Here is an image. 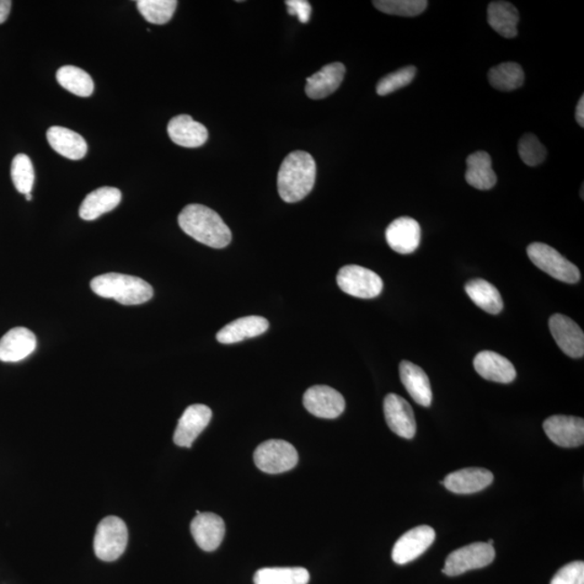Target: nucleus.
<instances>
[{"label": "nucleus", "mask_w": 584, "mask_h": 584, "mask_svg": "<svg viewBox=\"0 0 584 584\" xmlns=\"http://www.w3.org/2000/svg\"><path fill=\"white\" fill-rule=\"evenodd\" d=\"M182 230L208 247L221 249L232 240V232L219 214L200 203L187 205L179 214Z\"/></svg>", "instance_id": "nucleus-1"}, {"label": "nucleus", "mask_w": 584, "mask_h": 584, "mask_svg": "<svg viewBox=\"0 0 584 584\" xmlns=\"http://www.w3.org/2000/svg\"><path fill=\"white\" fill-rule=\"evenodd\" d=\"M316 180V163L312 155L294 151L282 163L277 175V189L283 202H298L312 192Z\"/></svg>", "instance_id": "nucleus-2"}, {"label": "nucleus", "mask_w": 584, "mask_h": 584, "mask_svg": "<svg viewBox=\"0 0 584 584\" xmlns=\"http://www.w3.org/2000/svg\"><path fill=\"white\" fill-rule=\"evenodd\" d=\"M90 287L102 298L114 299L124 305H138L151 300L154 291L151 285L142 278L107 273L94 278Z\"/></svg>", "instance_id": "nucleus-3"}, {"label": "nucleus", "mask_w": 584, "mask_h": 584, "mask_svg": "<svg viewBox=\"0 0 584 584\" xmlns=\"http://www.w3.org/2000/svg\"><path fill=\"white\" fill-rule=\"evenodd\" d=\"M128 544V529L117 517L102 519L96 528L94 541V553L103 562H114L124 553Z\"/></svg>", "instance_id": "nucleus-4"}, {"label": "nucleus", "mask_w": 584, "mask_h": 584, "mask_svg": "<svg viewBox=\"0 0 584 584\" xmlns=\"http://www.w3.org/2000/svg\"><path fill=\"white\" fill-rule=\"evenodd\" d=\"M527 255L533 264L555 280L566 283L580 281V271L562 256L559 251L543 243H534L527 247Z\"/></svg>", "instance_id": "nucleus-5"}, {"label": "nucleus", "mask_w": 584, "mask_h": 584, "mask_svg": "<svg viewBox=\"0 0 584 584\" xmlns=\"http://www.w3.org/2000/svg\"><path fill=\"white\" fill-rule=\"evenodd\" d=\"M254 459L262 472L280 474L292 470L298 463L299 455L292 444L282 439H270L256 447Z\"/></svg>", "instance_id": "nucleus-6"}, {"label": "nucleus", "mask_w": 584, "mask_h": 584, "mask_svg": "<svg viewBox=\"0 0 584 584\" xmlns=\"http://www.w3.org/2000/svg\"><path fill=\"white\" fill-rule=\"evenodd\" d=\"M343 292L360 299H373L382 292L383 282L377 273L360 265H346L337 275Z\"/></svg>", "instance_id": "nucleus-7"}, {"label": "nucleus", "mask_w": 584, "mask_h": 584, "mask_svg": "<svg viewBox=\"0 0 584 584\" xmlns=\"http://www.w3.org/2000/svg\"><path fill=\"white\" fill-rule=\"evenodd\" d=\"M496 557L494 546L485 543L465 545L450 553L443 568L445 575L455 577L491 564Z\"/></svg>", "instance_id": "nucleus-8"}, {"label": "nucleus", "mask_w": 584, "mask_h": 584, "mask_svg": "<svg viewBox=\"0 0 584 584\" xmlns=\"http://www.w3.org/2000/svg\"><path fill=\"white\" fill-rule=\"evenodd\" d=\"M436 537V530L427 525L410 529L396 541L392 551L393 561L399 565L409 564L425 553Z\"/></svg>", "instance_id": "nucleus-9"}, {"label": "nucleus", "mask_w": 584, "mask_h": 584, "mask_svg": "<svg viewBox=\"0 0 584 584\" xmlns=\"http://www.w3.org/2000/svg\"><path fill=\"white\" fill-rule=\"evenodd\" d=\"M303 405L310 414L323 419H336L346 409L341 393L327 385H315L303 396Z\"/></svg>", "instance_id": "nucleus-10"}, {"label": "nucleus", "mask_w": 584, "mask_h": 584, "mask_svg": "<svg viewBox=\"0 0 584 584\" xmlns=\"http://www.w3.org/2000/svg\"><path fill=\"white\" fill-rule=\"evenodd\" d=\"M544 430L557 446L573 448L584 443V421L582 418L552 416L544 422Z\"/></svg>", "instance_id": "nucleus-11"}, {"label": "nucleus", "mask_w": 584, "mask_h": 584, "mask_svg": "<svg viewBox=\"0 0 584 584\" xmlns=\"http://www.w3.org/2000/svg\"><path fill=\"white\" fill-rule=\"evenodd\" d=\"M549 327L552 337L566 355L581 358L584 355V334L575 321L565 315L551 316Z\"/></svg>", "instance_id": "nucleus-12"}, {"label": "nucleus", "mask_w": 584, "mask_h": 584, "mask_svg": "<svg viewBox=\"0 0 584 584\" xmlns=\"http://www.w3.org/2000/svg\"><path fill=\"white\" fill-rule=\"evenodd\" d=\"M383 409L385 420L396 436L406 439L415 437L417 422L409 401L400 395L388 394L384 399Z\"/></svg>", "instance_id": "nucleus-13"}, {"label": "nucleus", "mask_w": 584, "mask_h": 584, "mask_svg": "<svg viewBox=\"0 0 584 584\" xmlns=\"http://www.w3.org/2000/svg\"><path fill=\"white\" fill-rule=\"evenodd\" d=\"M212 418V411L206 405L187 407L175 428L174 442L180 447L191 448L192 444L205 430Z\"/></svg>", "instance_id": "nucleus-14"}, {"label": "nucleus", "mask_w": 584, "mask_h": 584, "mask_svg": "<svg viewBox=\"0 0 584 584\" xmlns=\"http://www.w3.org/2000/svg\"><path fill=\"white\" fill-rule=\"evenodd\" d=\"M388 245L396 253L409 255L419 247L421 228L415 219L401 217L394 220L385 230Z\"/></svg>", "instance_id": "nucleus-15"}, {"label": "nucleus", "mask_w": 584, "mask_h": 584, "mask_svg": "<svg viewBox=\"0 0 584 584\" xmlns=\"http://www.w3.org/2000/svg\"><path fill=\"white\" fill-rule=\"evenodd\" d=\"M494 481V474L483 468H468L455 471L445 478L443 484L449 491L458 495H471L484 490Z\"/></svg>", "instance_id": "nucleus-16"}, {"label": "nucleus", "mask_w": 584, "mask_h": 584, "mask_svg": "<svg viewBox=\"0 0 584 584\" xmlns=\"http://www.w3.org/2000/svg\"><path fill=\"white\" fill-rule=\"evenodd\" d=\"M191 533L195 543L203 551H216L225 535V524L214 513H200L191 523Z\"/></svg>", "instance_id": "nucleus-17"}, {"label": "nucleus", "mask_w": 584, "mask_h": 584, "mask_svg": "<svg viewBox=\"0 0 584 584\" xmlns=\"http://www.w3.org/2000/svg\"><path fill=\"white\" fill-rule=\"evenodd\" d=\"M36 346L37 340L33 332L24 327H17L9 330L0 339V361L4 363L23 361L35 351Z\"/></svg>", "instance_id": "nucleus-18"}, {"label": "nucleus", "mask_w": 584, "mask_h": 584, "mask_svg": "<svg viewBox=\"0 0 584 584\" xmlns=\"http://www.w3.org/2000/svg\"><path fill=\"white\" fill-rule=\"evenodd\" d=\"M474 368L481 378L498 383H511L517 378L516 367L505 356L481 351L474 358Z\"/></svg>", "instance_id": "nucleus-19"}, {"label": "nucleus", "mask_w": 584, "mask_h": 584, "mask_svg": "<svg viewBox=\"0 0 584 584\" xmlns=\"http://www.w3.org/2000/svg\"><path fill=\"white\" fill-rule=\"evenodd\" d=\"M167 131L171 141L184 148H200L208 140L207 128L190 115L174 117L169 121Z\"/></svg>", "instance_id": "nucleus-20"}, {"label": "nucleus", "mask_w": 584, "mask_h": 584, "mask_svg": "<svg viewBox=\"0 0 584 584\" xmlns=\"http://www.w3.org/2000/svg\"><path fill=\"white\" fill-rule=\"evenodd\" d=\"M346 76V67L340 62L327 64L307 78L305 93L310 99L320 100L335 93Z\"/></svg>", "instance_id": "nucleus-21"}, {"label": "nucleus", "mask_w": 584, "mask_h": 584, "mask_svg": "<svg viewBox=\"0 0 584 584\" xmlns=\"http://www.w3.org/2000/svg\"><path fill=\"white\" fill-rule=\"evenodd\" d=\"M400 376L407 392L417 404L423 407L431 406L433 394L430 379L421 367L414 363L403 361L400 365Z\"/></svg>", "instance_id": "nucleus-22"}, {"label": "nucleus", "mask_w": 584, "mask_h": 584, "mask_svg": "<svg viewBox=\"0 0 584 584\" xmlns=\"http://www.w3.org/2000/svg\"><path fill=\"white\" fill-rule=\"evenodd\" d=\"M269 327V321L262 316H245L223 327L217 334V340L222 345H234L265 334Z\"/></svg>", "instance_id": "nucleus-23"}, {"label": "nucleus", "mask_w": 584, "mask_h": 584, "mask_svg": "<svg viewBox=\"0 0 584 584\" xmlns=\"http://www.w3.org/2000/svg\"><path fill=\"white\" fill-rule=\"evenodd\" d=\"M121 193L116 187L103 186L91 192L79 208V216L85 221H94L120 205Z\"/></svg>", "instance_id": "nucleus-24"}, {"label": "nucleus", "mask_w": 584, "mask_h": 584, "mask_svg": "<svg viewBox=\"0 0 584 584\" xmlns=\"http://www.w3.org/2000/svg\"><path fill=\"white\" fill-rule=\"evenodd\" d=\"M47 140L57 153L68 159H82L88 151L85 139L67 128L60 126L49 128L47 131Z\"/></svg>", "instance_id": "nucleus-25"}, {"label": "nucleus", "mask_w": 584, "mask_h": 584, "mask_svg": "<svg viewBox=\"0 0 584 584\" xmlns=\"http://www.w3.org/2000/svg\"><path fill=\"white\" fill-rule=\"evenodd\" d=\"M465 180L474 189L487 191L497 184V175L492 169L490 155L484 151L471 154L466 158Z\"/></svg>", "instance_id": "nucleus-26"}, {"label": "nucleus", "mask_w": 584, "mask_h": 584, "mask_svg": "<svg viewBox=\"0 0 584 584\" xmlns=\"http://www.w3.org/2000/svg\"><path fill=\"white\" fill-rule=\"evenodd\" d=\"M489 23L498 34L505 39H514L518 31L519 13L512 4L508 2H492L487 10Z\"/></svg>", "instance_id": "nucleus-27"}, {"label": "nucleus", "mask_w": 584, "mask_h": 584, "mask_svg": "<svg viewBox=\"0 0 584 584\" xmlns=\"http://www.w3.org/2000/svg\"><path fill=\"white\" fill-rule=\"evenodd\" d=\"M465 292L478 307L485 312L497 315L503 309L502 297L492 283L476 278L466 283Z\"/></svg>", "instance_id": "nucleus-28"}, {"label": "nucleus", "mask_w": 584, "mask_h": 584, "mask_svg": "<svg viewBox=\"0 0 584 584\" xmlns=\"http://www.w3.org/2000/svg\"><path fill=\"white\" fill-rule=\"evenodd\" d=\"M310 573L302 567L262 568L256 572L255 584H308Z\"/></svg>", "instance_id": "nucleus-29"}, {"label": "nucleus", "mask_w": 584, "mask_h": 584, "mask_svg": "<svg viewBox=\"0 0 584 584\" xmlns=\"http://www.w3.org/2000/svg\"><path fill=\"white\" fill-rule=\"evenodd\" d=\"M57 80L64 89L75 95L88 98L94 94V80L82 68L73 66L63 67L57 72Z\"/></svg>", "instance_id": "nucleus-30"}, {"label": "nucleus", "mask_w": 584, "mask_h": 584, "mask_svg": "<svg viewBox=\"0 0 584 584\" xmlns=\"http://www.w3.org/2000/svg\"><path fill=\"white\" fill-rule=\"evenodd\" d=\"M489 79L492 87L497 90L514 91L522 87L525 73L519 64L507 62L490 68Z\"/></svg>", "instance_id": "nucleus-31"}, {"label": "nucleus", "mask_w": 584, "mask_h": 584, "mask_svg": "<svg viewBox=\"0 0 584 584\" xmlns=\"http://www.w3.org/2000/svg\"><path fill=\"white\" fill-rule=\"evenodd\" d=\"M139 12L149 23L163 25L174 17L178 2L175 0H139Z\"/></svg>", "instance_id": "nucleus-32"}, {"label": "nucleus", "mask_w": 584, "mask_h": 584, "mask_svg": "<svg viewBox=\"0 0 584 584\" xmlns=\"http://www.w3.org/2000/svg\"><path fill=\"white\" fill-rule=\"evenodd\" d=\"M12 178L15 189L21 194H30L33 190L35 173L33 164L28 155L19 154L13 160Z\"/></svg>", "instance_id": "nucleus-33"}, {"label": "nucleus", "mask_w": 584, "mask_h": 584, "mask_svg": "<svg viewBox=\"0 0 584 584\" xmlns=\"http://www.w3.org/2000/svg\"><path fill=\"white\" fill-rule=\"evenodd\" d=\"M373 4L380 12L399 17H417L428 4L427 0H376Z\"/></svg>", "instance_id": "nucleus-34"}, {"label": "nucleus", "mask_w": 584, "mask_h": 584, "mask_svg": "<svg viewBox=\"0 0 584 584\" xmlns=\"http://www.w3.org/2000/svg\"><path fill=\"white\" fill-rule=\"evenodd\" d=\"M518 154L525 164L535 167L544 162L546 148L533 133H525L518 142Z\"/></svg>", "instance_id": "nucleus-35"}, {"label": "nucleus", "mask_w": 584, "mask_h": 584, "mask_svg": "<svg viewBox=\"0 0 584 584\" xmlns=\"http://www.w3.org/2000/svg\"><path fill=\"white\" fill-rule=\"evenodd\" d=\"M416 73L417 68L410 66L387 75V76L379 80L377 94L379 95H388L406 87L415 79Z\"/></svg>", "instance_id": "nucleus-36"}, {"label": "nucleus", "mask_w": 584, "mask_h": 584, "mask_svg": "<svg viewBox=\"0 0 584 584\" xmlns=\"http://www.w3.org/2000/svg\"><path fill=\"white\" fill-rule=\"evenodd\" d=\"M551 584H584V562H572L561 568Z\"/></svg>", "instance_id": "nucleus-37"}, {"label": "nucleus", "mask_w": 584, "mask_h": 584, "mask_svg": "<svg viewBox=\"0 0 584 584\" xmlns=\"http://www.w3.org/2000/svg\"><path fill=\"white\" fill-rule=\"evenodd\" d=\"M288 13L296 15L300 22L308 23L312 14V6L307 0H287Z\"/></svg>", "instance_id": "nucleus-38"}, {"label": "nucleus", "mask_w": 584, "mask_h": 584, "mask_svg": "<svg viewBox=\"0 0 584 584\" xmlns=\"http://www.w3.org/2000/svg\"><path fill=\"white\" fill-rule=\"evenodd\" d=\"M12 6L13 3L10 0H0V24L6 22Z\"/></svg>", "instance_id": "nucleus-39"}, {"label": "nucleus", "mask_w": 584, "mask_h": 584, "mask_svg": "<svg viewBox=\"0 0 584 584\" xmlns=\"http://www.w3.org/2000/svg\"><path fill=\"white\" fill-rule=\"evenodd\" d=\"M576 121L580 127H584V96L579 100L576 109Z\"/></svg>", "instance_id": "nucleus-40"}, {"label": "nucleus", "mask_w": 584, "mask_h": 584, "mask_svg": "<svg viewBox=\"0 0 584 584\" xmlns=\"http://www.w3.org/2000/svg\"><path fill=\"white\" fill-rule=\"evenodd\" d=\"M25 198H26V201H29V202L33 200V197H31V193H30V194H26Z\"/></svg>", "instance_id": "nucleus-41"}]
</instances>
